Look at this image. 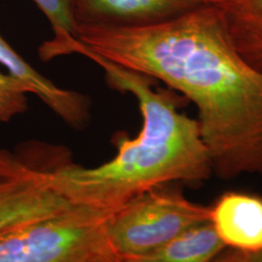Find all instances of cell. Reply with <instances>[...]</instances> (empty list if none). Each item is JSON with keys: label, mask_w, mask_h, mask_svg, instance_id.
<instances>
[{"label": "cell", "mask_w": 262, "mask_h": 262, "mask_svg": "<svg viewBox=\"0 0 262 262\" xmlns=\"http://www.w3.org/2000/svg\"><path fill=\"white\" fill-rule=\"evenodd\" d=\"M210 220V206L170 184L150 188L114 211L108 235L120 262H144L188 227Z\"/></svg>", "instance_id": "4"}, {"label": "cell", "mask_w": 262, "mask_h": 262, "mask_svg": "<svg viewBox=\"0 0 262 262\" xmlns=\"http://www.w3.org/2000/svg\"><path fill=\"white\" fill-rule=\"evenodd\" d=\"M240 262H262V252L254 255L245 257L243 259H241Z\"/></svg>", "instance_id": "13"}, {"label": "cell", "mask_w": 262, "mask_h": 262, "mask_svg": "<svg viewBox=\"0 0 262 262\" xmlns=\"http://www.w3.org/2000/svg\"><path fill=\"white\" fill-rule=\"evenodd\" d=\"M24 150H0V231L71 206Z\"/></svg>", "instance_id": "5"}, {"label": "cell", "mask_w": 262, "mask_h": 262, "mask_svg": "<svg viewBox=\"0 0 262 262\" xmlns=\"http://www.w3.org/2000/svg\"><path fill=\"white\" fill-rule=\"evenodd\" d=\"M71 54L86 56L105 72L108 84L129 93L142 116L137 137L118 135L117 155L96 167L59 161L58 150L47 161L33 159L48 185L73 204L116 210L132 197L164 184L199 185L213 175L212 162L196 119L180 108L184 96L171 89H154V79L118 66L90 51L80 42Z\"/></svg>", "instance_id": "2"}, {"label": "cell", "mask_w": 262, "mask_h": 262, "mask_svg": "<svg viewBox=\"0 0 262 262\" xmlns=\"http://www.w3.org/2000/svg\"><path fill=\"white\" fill-rule=\"evenodd\" d=\"M0 64L10 75L27 85L66 124L77 130L85 128L91 121L90 97L57 86L27 62L0 35Z\"/></svg>", "instance_id": "8"}, {"label": "cell", "mask_w": 262, "mask_h": 262, "mask_svg": "<svg viewBox=\"0 0 262 262\" xmlns=\"http://www.w3.org/2000/svg\"><path fill=\"white\" fill-rule=\"evenodd\" d=\"M115 210L72 204L0 231V262H120L108 235Z\"/></svg>", "instance_id": "3"}, {"label": "cell", "mask_w": 262, "mask_h": 262, "mask_svg": "<svg viewBox=\"0 0 262 262\" xmlns=\"http://www.w3.org/2000/svg\"><path fill=\"white\" fill-rule=\"evenodd\" d=\"M210 221L226 249L216 262H240L262 252V196L227 191L210 206Z\"/></svg>", "instance_id": "6"}, {"label": "cell", "mask_w": 262, "mask_h": 262, "mask_svg": "<svg viewBox=\"0 0 262 262\" xmlns=\"http://www.w3.org/2000/svg\"><path fill=\"white\" fill-rule=\"evenodd\" d=\"M75 38L194 104L213 175L262 177V73L236 50L214 6L145 26H80Z\"/></svg>", "instance_id": "1"}, {"label": "cell", "mask_w": 262, "mask_h": 262, "mask_svg": "<svg viewBox=\"0 0 262 262\" xmlns=\"http://www.w3.org/2000/svg\"><path fill=\"white\" fill-rule=\"evenodd\" d=\"M207 0H70L76 27H136L172 19Z\"/></svg>", "instance_id": "7"}, {"label": "cell", "mask_w": 262, "mask_h": 262, "mask_svg": "<svg viewBox=\"0 0 262 262\" xmlns=\"http://www.w3.org/2000/svg\"><path fill=\"white\" fill-rule=\"evenodd\" d=\"M244 59L262 73V0H207Z\"/></svg>", "instance_id": "9"}, {"label": "cell", "mask_w": 262, "mask_h": 262, "mask_svg": "<svg viewBox=\"0 0 262 262\" xmlns=\"http://www.w3.org/2000/svg\"><path fill=\"white\" fill-rule=\"evenodd\" d=\"M47 17L55 36L53 42H60L74 37L75 24L71 14L70 0H32Z\"/></svg>", "instance_id": "12"}, {"label": "cell", "mask_w": 262, "mask_h": 262, "mask_svg": "<svg viewBox=\"0 0 262 262\" xmlns=\"http://www.w3.org/2000/svg\"><path fill=\"white\" fill-rule=\"evenodd\" d=\"M226 249L210 220L188 227L144 262L215 261Z\"/></svg>", "instance_id": "10"}, {"label": "cell", "mask_w": 262, "mask_h": 262, "mask_svg": "<svg viewBox=\"0 0 262 262\" xmlns=\"http://www.w3.org/2000/svg\"><path fill=\"white\" fill-rule=\"evenodd\" d=\"M27 85L10 74L0 73V122H8L28 109Z\"/></svg>", "instance_id": "11"}]
</instances>
